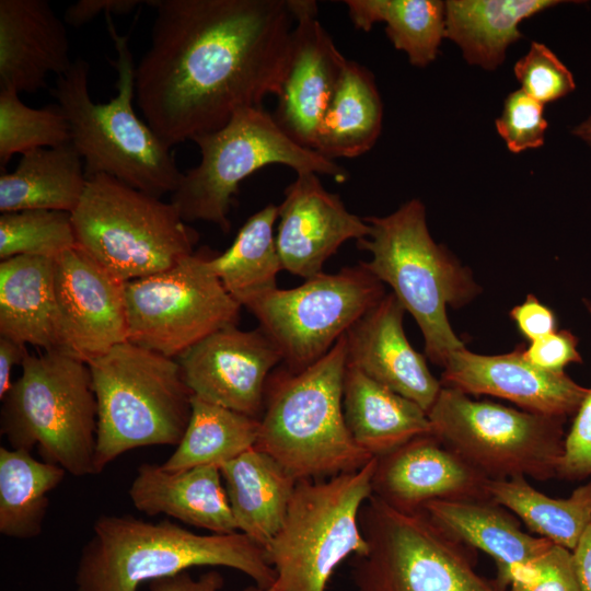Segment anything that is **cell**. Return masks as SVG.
Listing matches in <instances>:
<instances>
[{"instance_id":"6da1fadb","label":"cell","mask_w":591,"mask_h":591,"mask_svg":"<svg viewBox=\"0 0 591 591\" xmlns=\"http://www.w3.org/2000/svg\"><path fill=\"white\" fill-rule=\"evenodd\" d=\"M150 45L135 99L169 148L277 95L296 19L290 0H148Z\"/></svg>"},{"instance_id":"7a4b0ae2","label":"cell","mask_w":591,"mask_h":591,"mask_svg":"<svg viewBox=\"0 0 591 591\" xmlns=\"http://www.w3.org/2000/svg\"><path fill=\"white\" fill-rule=\"evenodd\" d=\"M116 58L117 94L107 103L90 96V66L77 58L57 76L50 94L68 118L71 143L83 160L86 177L106 174L157 198L173 194L183 172L171 148L135 113V69L127 36L117 33L112 15H105Z\"/></svg>"},{"instance_id":"3957f363","label":"cell","mask_w":591,"mask_h":591,"mask_svg":"<svg viewBox=\"0 0 591 591\" xmlns=\"http://www.w3.org/2000/svg\"><path fill=\"white\" fill-rule=\"evenodd\" d=\"M196 566L236 569L259 587L276 582L265 548L241 532L196 534L167 520L153 523L130 514L95 520L74 582L77 591H137L144 581Z\"/></svg>"},{"instance_id":"277c9868","label":"cell","mask_w":591,"mask_h":591,"mask_svg":"<svg viewBox=\"0 0 591 591\" xmlns=\"http://www.w3.org/2000/svg\"><path fill=\"white\" fill-rule=\"evenodd\" d=\"M345 335L320 360L268 380L255 449L269 454L297 480L350 473L373 459L352 439L344 416Z\"/></svg>"},{"instance_id":"5b68a950","label":"cell","mask_w":591,"mask_h":591,"mask_svg":"<svg viewBox=\"0 0 591 591\" xmlns=\"http://www.w3.org/2000/svg\"><path fill=\"white\" fill-rule=\"evenodd\" d=\"M369 236L357 241L370 259L360 264L389 285L421 331L426 357L443 367L451 354L464 348L447 310L471 303L482 291L473 273L432 239L425 205L410 199L394 212L363 217Z\"/></svg>"},{"instance_id":"8992f818","label":"cell","mask_w":591,"mask_h":591,"mask_svg":"<svg viewBox=\"0 0 591 591\" xmlns=\"http://www.w3.org/2000/svg\"><path fill=\"white\" fill-rule=\"evenodd\" d=\"M88 366L97 403L95 474L129 450L179 443L194 394L176 359L126 340Z\"/></svg>"},{"instance_id":"52a82bcc","label":"cell","mask_w":591,"mask_h":591,"mask_svg":"<svg viewBox=\"0 0 591 591\" xmlns=\"http://www.w3.org/2000/svg\"><path fill=\"white\" fill-rule=\"evenodd\" d=\"M1 398L0 430L12 449L37 445L73 476L94 473L97 403L88 363L61 350L32 355Z\"/></svg>"},{"instance_id":"ba28073f","label":"cell","mask_w":591,"mask_h":591,"mask_svg":"<svg viewBox=\"0 0 591 591\" xmlns=\"http://www.w3.org/2000/svg\"><path fill=\"white\" fill-rule=\"evenodd\" d=\"M71 217L77 245L124 281L175 266L198 242L172 202L106 174L88 177Z\"/></svg>"},{"instance_id":"9c48e42d","label":"cell","mask_w":591,"mask_h":591,"mask_svg":"<svg viewBox=\"0 0 591 591\" xmlns=\"http://www.w3.org/2000/svg\"><path fill=\"white\" fill-rule=\"evenodd\" d=\"M376 457L358 471L297 482L285 521L266 546L280 591H325L335 569L368 544L360 511L373 495Z\"/></svg>"},{"instance_id":"30bf717a","label":"cell","mask_w":591,"mask_h":591,"mask_svg":"<svg viewBox=\"0 0 591 591\" xmlns=\"http://www.w3.org/2000/svg\"><path fill=\"white\" fill-rule=\"evenodd\" d=\"M193 141L200 162L183 173L171 202L185 222L207 221L224 233L240 183L264 166L281 164L337 182L348 178L345 167L292 140L263 106L239 111L224 126Z\"/></svg>"},{"instance_id":"8fae6325","label":"cell","mask_w":591,"mask_h":591,"mask_svg":"<svg viewBox=\"0 0 591 591\" xmlns=\"http://www.w3.org/2000/svg\"><path fill=\"white\" fill-rule=\"evenodd\" d=\"M359 520L368 548L351 561L356 591H508L476 571L475 549L421 511H401L372 495Z\"/></svg>"},{"instance_id":"7c38bea8","label":"cell","mask_w":591,"mask_h":591,"mask_svg":"<svg viewBox=\"0 0 591 591\" xmlns=\"http://www.w3.org/2000/svg\"><path fill=\"white\" fill-rule=\"evenodd\" d=\"M432 434L488 479L557 477L566 418L508 407L442 386Z\"/></svg>"},{"instance_id":"4fadbf2b","label":"cell","mask_w":591,"mask_h":591,"mask_svg":"<svg viewBox=\"0 0 591 591\" xmlns=\"http://www.w3.org/2000/svg\"><path fill=\"white\" fill-rule=\"evenodd\" d=\"M385 294L384 285L359 264L291 289L277 287L243 306L275 344L285 368L298 372L323 358Z\"/></svg>"},{"instance_id":"5bb4252c","label":"cell","mask_w":591,"mask_h":591,"mask_svg":"<svg viewBox=\"0 0 591 591\" xmlns=\"http://www.w3.org/2000/svg\"><path fill=\"white\" fill-rule=\"evenodd\" d=\"M212 253L204 247L169 269L126 281L128 341L175 359L236 326L242 305L211 270Z\"/></svg>"},{"instance_id":"9a60e30c","label":"cell","mask_w":591,"mask_h":591,"mask_svg":"<svg viewBox=\"0 0 591 591\" xmlns=\"http://www.w3.org/2000/svg\"><path fill=\"white\" fill-rule=\"evenodd\" d=\"M126 281L78 245L55 259L60 350L89 363L127 340Z\"/></svg>"},{"instance_id":"2e32d148","label":"cell","mask_w":591,"mask_h":591,"mask_svg":"<svg viewBox=\"0 0 591 591\" xmlns=\"http://www.w3.org/2000/svg\"><path fill=\"white\" fill-rule=\"evenodd\" d=\"M176 360L195 396L259 419L269 376L282 358L259 327L242 331L229 326L207 336Z\"/></svg>"},{"instance_id":"e0dca14e","label":"cell","mask_w":591,"mask_h":591,"mask_svg":"<svg viewBox=\"0 0 591 591\" xmlns=\"http://www.w3.org/2000/svg\"><path fill=\"white\" fill-rule=\"evenodd\" d=\"M296 23L273 115L298 144L314 150L317 130L347 58L317 19L311 0H290Z\"/></svg>"},{"instance_id":"ac0fdd59","label":"cell","mask_w":591,"mask_h":591,"mask_svg":"<svg viewBox=\"0 0 591 591\" xmlns=\"http://www.w3.org/2000/svg\"><path fill=\"white\" fill-rule=\"evenodd\" d=\"M524 344L500 355L457 349L442 367L441 384L467 395L507 399L531 413L561 418L575 415L589 389L564 371L532 364L524 357Z\"/></svg>"},{"instance_id":"d6986e66","label":"cell","mask_w":591,"mask_h":591,"mask_svg":"<svg viewBox=\"0 0 591 591\" xmlns=\"http://www.w3.org/2000/svg\"><path fill=\"white\" fill-rule=\"evenodd\" d=\"M278 205L276 245L282 269L304 280L323 273L325 262L349 240L370 234L363 217L350 212L312 172L297 173Z\"/></svg>"},{"instance_id":"ffe728a7","label":"cell","mask_w":591,"mask_h":591,"mask_svg":"<svg viewBox=\"0 0 591 591\" xmlns=\"http://www.w3.org/2000/svg\"><path fill=\"white\" fill-rule=\"evenodd\" d=\"M488 480L431 433L376 457L372 491L395 509L419 512L433 500L489 499Z\"/></svg>"},{"instance_id":"44dd1931","label":"cell","mask_w":591,"mask_h":591,"mask_svg":"<svg viewBox=\"0 0 591 591\" xmlns=\"http://www.w3.org/2000/svg\"><path fill=\"white\" fill-rule=\"evenodd\" d=\"M405 312L393 293L385 294L346 333L347 364L428 413L442 384L408 341Z\"/></svg>"},{"instance_id":"7402d4cb","label":"cell","mask_w":591,"mask_h":591,"mask_svg":"<svg viewBox=\"0 0 591 591\" xmlns=\"http://www.w3.org/2000/svg\"><path fill=\"white\" fill-rule=\"evenodd\" d=\"M71 65L66 23L47 0H0V90L35 93Z\"/></svg>"},{"instance_id":"603a6c76","label":"cell","mask_w":591,"mask_h":591,"mask_svg":"<svg viewBox=\"0 0 591 591\" xmlns=\"http://www.w3.org/2000/svg\"><path fill=\"white\" fill-rule=\"evenodd\" d=\"M420 511L459 542L489 555L497 568L495 581L503 590L553 545L524 532L514 514L489 499L433 500Z\"/></svg>"},{"instance_id":"cb8c5ba5","label":"cell","mask_w":591,"mask_h":591,"mask_svg":"<svg viewBox=\"0 0 591 591\" xmlns=\"http://www.w3.org/2000/svg\"><path fill=\"white\" fill-rule=\"evenodd\" d=\"M220 467L166 471L143 463L128 495L135 508L150 517L166 514L216 534L239 532Z\"/></svg>"},{"instance_id":"d4e9b609","label":"cell","mask_w":591,"mask_h":591,"mask_svg":"<svg viewBox=\"0 0 591 591\" xmlns=\"http://www.w3.org/2000/svg\"><path fill=\"white\" fill-rule=\"evenodd\" d=\"M0 336L60 350L55 259L21 255L0 262Z\"/></svg>"},{"instance_id":"484cf974","label":"cell","mask_w":591,"mask_h":591,"mask_svg":"<svg viewBox=\"0 0 591 591\" xmlns=\"http://www.w3.org/2000/svg\"><path fill=\"white\" fill-rule=\"evenodd\" d=\"M343 408L352 439L373 457L432 433L428 413L419 405L348 364Z\"/></svg>"},{"instance_id":"4316f807","label":"cell","mask_w":591,"mask_h":591,"mask_svg":"<svg viewBox=\"0 0 591 591\" xmlns=\"http://www.w3.org/2000/svg\"><path fill=\"white\" fill-rule=\"evenodd\" d=\"M220 472L239 532L266 548L285 521L298 480L255 448Z\"/></svg>"},{"instance_id":"83f0119b","label":"cell","mask_w":591,"mask_h":591,"mask_svg":"<svg viewBox=\"0 0 591 591\" xmlns=\"http://www.w3.org/2000/svg\"><path fill=\"white\" fill-rule=\"evenodd\" d=\"M558 0H448L444 37L455 43L472 66L494 70L522 34L520 23L558 5Z\"/></svg>"},{"instance_id":"f1b7e54d","label":"cell","mask_w":591,"mask_h":591,"mask_svg":"<svg viewBox=\"0 0 591 591\" xmlns=\"http://www.w3.org/2000/svg\"><path fill=\"white\" fill-rule=\"evenodd\" d=\"M88 183L82 158L72 146L40 148L22 154L13 172L0 176V211L72 212Z\"/></svg>"},{"instance_id":"f546056e","label":"cell","mask_w":591,"mask_h":591,"mask_svg":"<svg viewBox=\"0 0 591 591\" xmlns=\"http://www.w3.org/2000/svg\"><path fill=\"white\" fill-rule=\"evenodd\" d=\"M382 120L383 105L373 74L347 59L320 124L314 151L332 161L359 157L375 144Z\"/></svg>"},{"instance_id":"4dcf8cb0","label":"cell","mask_w":591,"mask_h":591,"mask_svg":"<svg viewBox=\"0 0 591 591\" xmlns=\"http://www.w3.org/2000/svg\"><path fill=\"white\" fill-rule=\"evenodd\" d=\"M489 499L509 510L536 536L572 551L591 522V480L566 498H553L525 477L489 479Z\"/></svg>"},{"instance_id":"1f68e13d","label":"cell","mask_w":591,"mask_h":591,"mask_svg":"<svg viewBox=\"0 0 591 591\" xmlns=\"http://www.w3.org/2000/svg\"><path fill=\"white\" fill-rule=\"evenodd\" d=\"M278 206L268 204L252 215L223 253H212L208 264L225 290L243 306L254 297L277 288L282 270L275 223Z\"/></svg>"},{"instance_id":"d6a6232c","label":"cell","mask_w":591,"mask_h":591,"mask_svg":"<svg viewBox=\"0 0 591 591\" xmlns=\"http://www.w3.org/2000/svg\"><path fill=\"white\" fill-rule=\"evenodd\" d=\"M66 471L40 462L23 449L0 448V533L33 538L43 530L49 506L48 494L63 479Z\"/></svg>"},{"instance_id":"836d02e7","label":"cell","mask_w":591,"mask_h":591,"mask_svg":"<svg viewBox=\"0 0 591 591\" xmlns=\"http://www.w3.org/2000/svg\"><path fill=\"white\" fill-rule=\"evenodd\" d=\"M258 430L259 419L193 395L187 428L175 451L161 467L166 471L206 465L220 467L253 449Z\"/></svg>"},{"instance_id":"e575fe53","label":"cell","mask_w":591,"mask_h":591,"mask_svg":"<svg viewBox=\"0 0 591 591\" xmlns=\"http://www.w3.org/2000/svg\"><path fill=\"white\" fill-rule=\"evenodd\" d=\"M357 30L369 32L376 23L394 47L415 67H427L438 56L444 38V2L439 0H346Z\"/></svg>"},{"instance_id":"d590c367","label":"cell","mask_w":591,"mask_h":591,"mask_svg":"<svg viewBox=\"0 0 591 591\" xmlns=\"http://www.w3.org/2000/svg\"><path fill=\"white\" fill-rule=\"evenodd\" d=\"M70 142V125L58 104L33 108L21 101L18 92L0 90L1 170L16 153Z\"/></svg>"},{"instance_id":"8d00e7d4","label":"cell","mask_w":591,"mask_h":591,"mask_svg":"<svg viewBox=\"0 0 591 591\" xmlns=\"http://www.w3.org/2000/svg\"><path fill=\"white\" fill-rule=\"evenodd\" d=\"M77 246L70 212L21 210L0 215V258L38 256L56 259Z\"/></svg>"},{"instance_id":"74e56055","label":"cell","mask_w":591,"mask_h":591,"mask_svg":"<svg viewBox=\"0 0 591 591\" xmlns=\"http://www.w3.org/2000/svg\"><path fill=\"white\" fill-rule=\"evenodd\" d=\"M513 70L521 90L543 105L568 95L576 88L571 71L552 49L538 42L531 43Z\"/></svg>"},{"instance_id":"f35d334b","label":"cell","mask_w":591,"mask_h":591,"mask_svg":"<svg viewBox=\"0 0 591 591\" xmlns=\"http://www.w3.org/2000/svg\"><path fill=\"white\" fill-rule=\"evenodd\" d=\"M496 129L513 153L538 148L544 143L547 129L544 105L521 89L513 91L505 100Z\"/></svg>"},{"instance_id":"ab89813d","label":"cell","mask_w":591,"mask_h":591,"mask_svg":"<svg viewBox=\"0 0 591 591\" xmlns=\"http://www.w3.org/2000/svg\"><path fill=\"white\" fill-rule=\"evenodd\" d=\"M508 591H582L576 577L571 552L553 544L530 566L519 570Z\"/></svg>"},{"instance_id":"60d3db41","label":"cell","mask_w":591,"mask_h":591,"mask_svg":"<svg viewBox=\"0 0 591 591\" xmlns=\"http://www.w3.org/2000/svg\"><path fill=\"white\" fill-rule=\"evenodd\" d=\"M583 304L591 316V300L583 299ZM557 477L568 480L591 477V389L576 412L569 432L565 436Z\"/></svg>"},{"instance_id":"b9f144b4","label":"cell","mask_w":591,"mask_h":591,"mask_svg":"<svg viewBox=\"0 0 591 591\" xmlns=\"http://www.w3.org/2000/svg\"><path fill=\"white\" fill-rule=\"evenodd\" d=\"M578 339L568 329L556 331L531 341L524 349V357L532 364L548 371H564L571 362H581Z\"/></svg>"},{"instance_id":"7bdbcfd3","label":"cell","mask_w":591,"mask_h":591,"mask_svg":"<svg viewBox=\"0 0 591 591\" xmlns=\"http://www.w3.org/2000/svg\"><path fill=\"white\" fill-rule=\"evenodd\" d=\"M509 316L530 343L557 331L554 312L534 294H529L521 304L514 305Z\"/></svg>"},{"instance_id":"ee69618b","label":"cell","mask_w":591,"mask_h":591,"mask_svg":"<svg viewBox=\"0 0 591 591\" xmlns=\"http://www.w3.org/2000/svg\"><path fill=\"white\" fill-rule=\"evenodd\" d=\"M147 0H79L69 5L63 13V22L80 27L101 14H129Z\"/></svg>"},{"instance_id":"f6af8a7d","label":"cell","mask_w":591,"mask_h":591,"mask_svg":"<svg viewBox=\"0 0 591 591\" xmlns=\"http://www.w3.org/2000/svg\"><path fill=\"white\" fill-rule=\"evenodd\" d=\"M223 577L217 570H209L198 579L187 571L155 579L149 582L150 591H219L223 587Z\"/></svg>"},{"instance_id":"bcb514c9","label":"cell","mask_w":591,"mask_h":591,"mask_svg":"<svg viewBox=\"0 0 591 591\" xmlns=\"http://www.w3.org/2000/svg\"><path fill=\"white\" fill-rule=\"evenodd\" d=\"M27 348L8 337L0 336V398L12 385L11 373L16 364H22Z\"/></svg>"},{"instance_id":"7dc6e473","label":"cell","mask_w":591,"mask_h":591,"mask_svg":"<svg viewBox=\"0 0 591 591\" xmlns=\"http://www.w3.org/2000/svg\"><path fill=\"white\" fill-rule=\"evenodd\" d=\"M576 577L582 591H591V522L571 551Z\"/></svg>"},{"instance_id":"c3c4849f","label":"cell","mask_w":591,"mask_h":591,"mask_svg":"<svg viewBox=\"0 0 591 591\" xmlns=\"http://www.w3.org/2000/svg\"><path fill=\"white\" fill-rule=\"evenodd\" d=\"M571 134L591 148V114L575 126Z\"/></svg>"},{"instance_id":"681fc988","label":"cell","mask_w":591,"mask_h":591,"mask_svg":"<svg viewBox=\"0 0 591 591\" xmlns=\"http://www.w3.org/2000/svg\"><path fill=\"white\" fill-rule=\"evenodd\" d=\"M240 591H280V589L276 584H273L270 587H259L255 584V586L246 587Z\"/></svg>"}]
</instances>
